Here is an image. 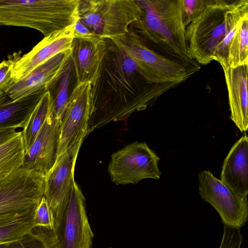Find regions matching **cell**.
Returning <instances> with one entry per match:
<instances>
[{"label": "cell", "mask_w": 248, "mask_h": 248, "mask_svg": "<svg viewBox=\"0 0 248 248\" xmlns=\"http://www.w3.org/2000/svg\"><path fill=\"white\" fill-rule=\"evenodd\" d=\"M98 78L92 86L93 108L88 134L110 121L122 120L147 108L178 85L147 80L135 62L108 38Z\"/></svg>", "instance_id": "1"}, {"label": "cell", "mask_w": 248, "mask_h": 248, "mask_svg": "<svg viewBox=\"0 0 248 248\" xmlns=\"http://www.w3.org/2000/svg\"><path fill=\"white\" fill-rule=\"evenodd\" d=\"M141 9L132 25L139 35L166 57L194 73L200 65L189 56L183 21L182 0H137Z\"/></svg>", "instance_id": "2"}, {"label": "cell", "mask_w": 248, "mask_h": 248, "mask_svg": "<svg viewBox=\"0 0 248 248\" xmlns=\"http://www.w3.org/2000/svg\"><path fill=\"white\" fill-rule=\"evenodd\" d=\"M248 16V0H210L186 29L189 57L199 64L214 61L215 53L228 33Z\"/></svg>", "instance_id": "3"}, {"label": "cell", "mask_w": 248, "mask_h": 248, "mask_svg": "<svg viewBox=\"0 0 248 248\" xmlns=\"http://www.w3.org/2000/svg\"><path fill=\"white\" fill-rule=\"evenodd\" d=\"M79 0H0V24L35 29L45 37L74 25Z\"/></svg>", "instance_id": "4"}, {"label": "cell", "mask_w": 248, "mask_h": 248, "mask_svg": "<svg viewBox=\"0 0 248 248\" xmlns=\"http://www.w3.org/2000/svg\"><path fill=\"white\" fill-rule=\"evenodd\" d=\"M108 38L133 60L145 78L151 82L179 85L194 74L180 62L151 48L145 40L133 30L129 29L123 35Z\"/></svg>", "instance_id": "5"}, {"label": "cell", "mask_w": 248, "mask_h": 248, "mask_svg": "<svg viewBox=\"0 0 248 248\" xmlns=\"http://www.w3.org/2000/svg\"><path fill=\"white\" fill-rule=\"evenodd\" d=\"M141 14L137 0H79L78 18L94 35L121 36Z\"/></svg>", "instance_id": "6"}, {"label": "cell", "mask_w": 248, "mask_h": 248, "mask_svg": "<svg viewBox=\"0 0 248 248\" xmlns=\"http://www.w3.org/2000/svg\"><path fill=\"white\" fill-rule=\"evenodd\" d=\"M47 248H91L93 234L85 207V198L75 181L66 203L49 230Z\"/></svg>", "instance_id": "7"}, {"label": "cell", "mask_w": 248, "mask_h": 248, "mask_svg": "<svg viewBox=\"0 0 248 248\" xmlns=\"http://www.w3.org/2000/svg\"><path fill=\"white\" fill-rule=\"evenodd\" d=\"M45 178L22 166L0 180V220L34 211L44 196Z\"/></svg>", "instance_id": "8"}, {"label": "cell", "mask_w": 248, "mask_h": 248, "mask_svg": "<svg viewBox=\"0 0 248 248\" xmlns=\"http://www.w3.org/2000/svg\"><path fill=\"white\" fill-rule=\"evenodd\" d=\"M159 157L144 142H133L113 153L108 170L117 185L137 184L141 180L159 179Z\"/></svg>", "instance_id": "9"}, {"label": "cell", "mask_w": 248, "mask_h": 248, "mask_svg": "<svg viewBox=\"0 0 248 248\" xmlns=\"http://www.w3.org/2000/svg\"><path fill=\"white\" fill-rule=\"evenodd\" d=\"M199 189L202 199L217 211L224 225L240 229L248 219V197L235 193L209 170L199 172Z\"/></svg>", "instance_id": "10"}, {"label": "cell", "mask_w": 248, "mask_h": 248, "mask_svg": "<svg viewBox=\"0 0 248 248\" xmlns=\"http://www.w3.org/2000/svg\"><path fill=\"white\" fill-rule=\"evenodd\" d=\"M93 108L92 85H77L70 96L60 126L57 158L88 134Z\"/></svg>", "instance_id": "11"}, {"label": "cell", "mask_w": 248, "mask_h": 248, "mask_svg": "<svg viewBox=\"0 0 248 248\" xmlns=\"http://www.w3.org/2000/svg\"><path fill=\"white\" fill-rule=\"evenodd\" d=\"M84 140L75 143L62 155L46 175L44 197L55 219L65 205L74 180L77 156Z\"/></svg>", "instance_id": "12"}, {"label": "cell", "mask_w": 248, "mask_h": 248, "mask_svg": "<svg viewBox=\"0 0 248 248\" xmlns=\"http://www.w3.org/2000/svg\"><path fill=\"white\" fill-rule=\"evenodd\" d=\"M107 48V39L96 35L74 38L71 51L77 85L96 82Z\"/></svg>", "instance_id": "13"}, {"label": "cell", "mask_w": 248, "mask_h": 248, "mask_svg": "<svg viewBox=\"0 0 248 248\" xmlns=\"http://www.w3.org/2000/svg\"><path fill=\"white\" fill-rule=\"evenodd\" d=\"M73 39L74 25L44 37L30 52L17 59L12 70L14 83L52 57L70 50Z\"/></svg>", "instance_id": "14"}, {"label": "cell", "mask_w": 248, "mask_h": 248, "mask_svg": "<svg viewBox=\"0 0 248 248\" xmlns=\"http://www.w3.org/2000/svg\"><path fill=\"white\" fill-rule=\"evenodd\" d=\"M60 124L48 114L32 144L25 151L23 167L46 176L57 159Z\"/></svg>", "instance_id": "15"}, {"label": "cell", "mask_w": 248, "mask_h": 248, "mask_svg": "<svg viewBox=\"0 0 248 248\" xmlns=\"http://www.w3.org/2000/svg\"><path fill=\"white\" fill-rule=\"evenodd\" d=\"M71 51L61 52L37 66L14 83L5 92L14 100L37 93H45L64 71Z\"/></svg>", "instance_id": "16"}, {"label": "cell", "mask_w": 248, "mask_h": 248, "mask_svg": "<svg viewBox=\"0 0 248 248\" xmlns=\"http://www.w3.org/2000/svg\"><path fill=\"white\" fill-rule=\"evenodd\" d=\"M226 84L230 118L241 132L248 129V65L221 64Z\"/></svg>", "instance_id": "17"}, {"label": "cell", "mask_w": 248, "mask_h": 248, "mask_svg": "<svg viewBox=\"0 0 248 248\" xmlns=\"http://www.w3.org/2000/svg\"><path fill=\"white\" fill-rule=\"evenodd\" d=\"M220 180L243 197L248 195V137L245 133L231 147L225 158Z\"/></svg>", "instance_id": "18"}, {"label": "cell", "mask_w": 248, "mask_h": 248, "mask_svg": "<svg viewBox=\"0 0 248 248\" xmlns=\"http://www.w3.org/2000/svg\"><path fill=\"white\" fill-rule=\"evenodd\" d=\"M45 93H37L16 100L5 93L0 94V128L23 129Z\"/></svg>", "instance_id": "19"}, {"label": "cell", "mask_w": 248, "mask_h": 248, "mask_svg": "<svg viewBox=\"0 0 248 248\" xmlns=\"http://www.w3.org/2000/svg\"><path fill=\"white\" fill-rule=\"evenodd\" d=\"M76 86L75 71L70 58L64 71L47 90L51 98L48 114L60 123L71 94Z\"/></svg>", "instance_id": "20"}, {"label": "cell", "mask_w": 248, "mask_h": 248, "mask_svg": "<svg viewBox=\"0 0 248 248\" xmlns=\"http://www.w3.org/2000/svg\"><path fill=\"white\" fill-rule=\"evenodd\" d=\"M25 153L21 131L0 144V180L23 166Z\"/></svg>", "instance_id": "21"}, {"label": "cell", "mask_w": 248, "mask_h": 248, "mask_svg": "<svg viewBox=\"0 0 248 248\" xmlns=\"http://www.w3.org/2000/svg\"><path fill=\"white\" fill-rule=\"evenodd\" d=\"M34 212L0 219V244L19 241L32 233L35 228Z\"/></svg>", "instance_id": "22"}, {"label": "cell", "mask_w": 248, "mask_h": 248, "mask_svg": "<svg viewBox=\"0 0 248 248\" xmlns=\"http://www.w3.org/2000/svg\"><path fill=\"white\" fill-rule=\"evenodd\" d=\"M227 65L232 67L248 65V16L240 21L229 44Z\"/></svg>", "instance_id": "23"}, {"label": "cell", "mask_w": 248, "mask_h": 248, "mask_svg": "<svg viewBox=\"0 0 248 248\" xmlns=\"http://www.w3.org/2000/svg\"><path fill=\"white\" fill-rule=\"evenodd\" d=\"M51 106V98L46 92L31 114L26 126L21 131L25 151L31 147L48 114Z\"/></svg>", "instance_id": "24"}, {"label": "cell", "mask_w": 248, "mask_h": 248, "mask_svg": "<svg viewBox=\"0 0 248 248\" xmlns=\"http://www.w3.org/2000/svg\"><path fill=\"white\" fill-rule=\"evenodd\" d=\"M34 223L35 228H42L52 231L54 229V215L44 196L35 209Z\"/></svg>", "instance_id": "25"}, {"label": "cell", "mask_w": 248, "mask_h": 248, "mask_svg": "<svg viewBox=\"0 0 248 248\" xmlns=\"http://www.w3.org/2000/svg\"><path fill=\"white\" fill-rule=\"evenodd\" d=\"M20 52H15L8 56L7 60H4L0 63V94L5 93L14 83L12 77L13 66Z\"/></svg>", "instance_id": "26"}, {"label": "cell", "mask_w": 248, "mask_h": 248, "mask_svg": "<svg viewBox=\"0 0 248 248\" xmlns=\"http://www.w3.org/2000/svg\"><path fill=\"white\" fill-rule=\"evenodd\" d=\"M210 0H182L183 21L186 27L203 12Z\"/></svg>", "instance_id": "27"}, {"label": "cell", "mask_w": 248, "mask_h": 248, "mask_svg": "<svg viewBox=\"0 0 248 248\" xmlns=\"http://www.w3.org/2000/svg\"><path fill=\"white\" fill-rule=\"evenodd\" d=\"M243 241L240 229L224 225L222 238L219 248H241Z\"/></svg>", "instance_id": "28"}, {"label": "cell", "mask_w": 248, "mask_h": 248, "mask_svg": "<svg viewBox=\"0 0 248 248\" xmlns=\"http://www.w3.org/2000/svg\"><path fill=\"white\" fill-rule=\"evenodd\" d=\"M0 248H46L43 241L33 232L22 239L0 244Z\"/></svg>", "instance_id": "29"}, {"label": "cell", "mask_w": 248, "mask_h": 248, "mask_svg": "<svg viewBox=\"0 0 248 248\" xmlns=\"http://www.w3.org/2000/svg\"><path fill=\"white\" fill-rule=\"evenodd\" d=\"M93 35L78 18L74 24V38H81Z\"/></svg>", "instance_id": "30"}, {"label": "cell", "mask_w": 248, "mask_h": 248, "mask_svg": "<svg viewBox=\"0 0 248 248\" xmlns=\"http://www.w3.org/2000/svg\"><path fill=\"white\" fill-rule=\"evenodd\" d=\"M15 127L0 128V144L16 135L19 131Z\"/></svg>", "instance_id": "31"}]
</instances>
